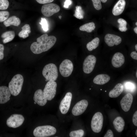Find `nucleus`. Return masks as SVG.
<instances>
[{"mask_svg": "<svg viewBox=\"0 0 137 137\" xmlns=\"http://www.w3.org/2000/svg\"><path fill=\"white\" fill-rule=\"evenodd\" d=\"M56 40V38L54 36L43 34L37 38L36 42L31 44L30 50L34 54H40L49 49L54 45Z\"/></svg>", "mask_w": 137, "mask_h": 137, "instance_id": "obj_1", "label": "nucleus"}, {"mask_svg": "<svg viewBox=\"0 0 137 137\" xmlns=\"http://www.w3.org/2000/svg\"><path fill=\"white\" fill-rule=\"evenodd\" d=\"M23 82V77L21 74H17L13 77L8 85L12 95L16 96L19 94L21 90Z\"/></svg>", "mask_w": 137, "mask_h": 137, "instance_id": "obj_2", "label": "nucleus"}, {"mask_svg": "<svg viewBox=\"0 0 137 137\" xmlns=\"http://www.w3.org/2000/svg\"><path fill=\"white\" fill-rule=\"evenodd\" d=\"M42 74L46 79V81H55L58 76L57 67L55 64L52 63L46 64L43 69Z\"/></svg>", "mask_w": 137, "mask_h": 137, "instance_id": "obj_3", "label": "nucleus"}, {"mask_svg": "<svg viewBox=\"0 0 137 137\" xmlns=\"http://www.w3.org/2000/svg\"><path fill=\"white\" fill-rule=\"evenodd\" d=\"M56 131L54 127L47 125L37 127L34 130L33 133L36 137H46L54 135Z\"/></svg>", "mask_w": 137, "mask_h": 137, "instance_id": "obj_4", "label": "nucleus"}, {"mask_svg": "<svg viewBox=\"0 0 137 137\" xmlns=\"http://www.w3.org/2000/svg\"><path fill=\"white\" fill-rule=\"evenodd\" d=\"M103 116L100 112H97L93 116L91 122V127L94 132H99L102 129L103 122Z\"/></svg>", "mask_w": 137, "mask_h": 137, "instance_id": "obj_5", "label": "nucleus"}, {"mask_svg": "<svg viewBox=\"0 0 137 137\" xmlns=\"http://www.w3.org/2000/svg\"><path fill=\"white\" fill-rule=\"evenodd\" d=\"M57 84L55 81H48L46 84L43 93L47 100L50 101L55 97L56 93Z\"/></svg>", "mask_w": 137, "mask_h": 137, "instance_id": "obj_6", "label": "nucleus"}, {"mask_svg": "<svg viewBox=\"0 0 137 137\" xmlns=\"http://www.w3.org/2000/svg\"><path fill=\"white\" fill-rule=\"evenodd\" d=\"M73 69V63L71 60L67 59L63 60L60 64L59 67L60 73L64 77H67L70 75Z\"/></svg>", "mask_w": 137, "mask_h": 137, "instance_id": "obj_7", "label": "nucleus"}, {"mask_svg": "<svg viewBox=\"0 0 137 137\" xmlns=\"http://www.w3.org/2000/svg\"><path fill=\"white\" fill-rule=\"evenodd\" d=\"M24 120V118L22 115L14 114L8 118L6 121V124L9 127L15 128L21 126Z\"/></svg>", "mask_w": 137, "mask_h": 137, "instance_id": "obj_8", "label": "nucleus"}, {"mask_svg": "<svg viewBox=\"0 0 137 137\" xmlns=\"http://www.w3.org/2000/svg\"><path fill=\"white\" fill-rule=\"evenodd\" d=\"M59 6L57 4L50 3L43 5L41 8V12L46 17H50L58 12L60 10Z\"/></svg>", "mask_w": 137, "mask_h": 137, "instance_id": "obj_9", "label": "nucleus"}, {"mask_svg": "<svg viewBox=\"0 0 137 137\" xmlns=\"http://www.w3.org/2000/svg\"><path fill=\"white\" fill-rule=\"evenodd\" d=\"M96 61V57L92 55H89L85 58L83 63V69L85 73L89 74L93 70Z\"/></svg>", "mask_w": 137, "mask_h": 137, "instance_id": "obj_10", "label": "nucleus"}, {"mask_svg": "<svg viewBox=\"0 0 137 137\" xmlns=\"http://www.w3.org/2000/svg\"><path fill=\"white\" fill-rule=\"evenodd\" d=\"M72 98V93L70 92H68L61 100L59 108L62 114H65L68 112L70 107Z\"/></svg>", "mask_w": 137, "mask_h": 137, "instance_id": "obj_11", "label": "nucleus"}, {"mask_svg": "<svg viewBox=\"0 0 137 137\" xmlns=\"http://www.w3.org/2000/svg\"><path fill=\"white\" fill-rule=\"evenodd\" d=\"M88 105V101L83 99L77 103L72 108V112L74 116L79 115L85 111Z\"/></svg>", "mask_w": 137, "mask_h": 137, "instance_id": "obj_12", "label": "nucleus"}, {"mask_svg": "<svg viewBox=\"0 0 137 137\" xmlns=\"http://www.w3.org/2000/svg\"><path fill=\"white\" fill-rule=\"evenodd\" d=\"M105 42L109 46L112 47L114 45L120 44L122 41L121 38L119 36L113 34L108 33L104 37Z\"/></svg>", "mask_w": 137, "mask_h": 137, "instance_id": "obj_13", "label": "nucleus"}, {"mask_svg": "<svg viewBox=\"0 0 137 137\" xmlns=\"http://www.w3.org/2000/svg\"><path fill=\"white\" fill-rule=\"evenodd\" d=\"M133 100V96L130 93L127 94L123 97L120 103L121 108L123 111L127 112L129 110Z\"/></svg>", "mask_w": 137, "mask_h": 137, "instance_id": "obj_14", "label": "nucleus"}, {"mask_svg": "<svg viewBox=\"0 0 137 137\" xmlns=\"http://www.w3.org/2000/svg\"><path fill=\"white\" fill-rule=\"evenodd\" d=\"M125 61V57L123 54L120 52H117L113 55L111 63L113 67L118 68L123 65Z\"/></svg>", "mask_w": 137, "mask_h": 137, "instance_id": "obj_15", "label": "nucleus"}, {"mask_svg": "<svg viewBox=\"0 0 137 137\" xmlns=\"http://www.w3.org/2000/svg\"><path fill=\"white\" fill-rule=\"evenodd\" d=\"M33 99L39 105L43 106L46 103L47 99L44 96L43 92L41 89L37 90L34 93Z\"/></svg>", "mask_w": 137, "mask_h": 137, "instance_id": "obj_16", "label": "nucleus"}, {"mask_svg": "<svg viewBox=\"0 0 137 137\" xmlns=\"http://www.w3.org/2000/svg\"><path fill=\"white\" fill-rule=\"evenodd\" d=\"M11 93L8 87L2 86L0 87V104L6 103L10 99Z\"/></svg>", "mask_w": 137, "mask_h": 137, "instance_id": "obj_17", "label": "nucleus"}, {"mask_svg": "<svg viewBox=\"0 0 137 137\" xmlns=\"http://www.w3.org/2000/svg\"><path fill=\"white\" fill-rule=\"evenodd\" d=\"M126 5L125 0H119L114 6L112 13L115 16L121 14L123 12Z\"/></svg>", "mask_w": 137, "mask_h": 137, "instance_id": "obj_18", "label": "nucleus"}, {"mask_svg": "<svg viewBox=\"0 0 137 137\" xmlns=\"http://www.w3.org/2000/svg\"><path fill=\"white\" fill-rule=\"evenodd\" d=\"M124 90V86L121 83L117 84L114 88L109 92V95L110 97L115 98L117 97L123 92Z\"/></svg>", "mask_w": 137, "mask_h": 137, "instance_id": "obj_19", "label": "nucleus"}, {"mask_svg": "<svg viewBox=\"0 0 137 137\" xmlns=\"http://www.w3.org/2000/svg\"><path fill=\"white\" fill-rule=\"evenodd\" d=\"M110 77L106 74H101L96 76L93 80V82L97 84L102 85L108 82L110 80Z\"/></svg>", "mask_w": 137, "mask_h": 137, "instance_id": "obj_20", "label": "nucleus"}, {"mask_svg": "<svg viewBox=\"0 0 137 137\" xmlns=\"http://www.w3.org/2000/svg\"><path fill=\"white\" fill-rule=\"evenodd\" d=\"M113 124L116 130L118 132H121L123 130L125 122L123 119L121 117L118 116L114 120Z\"/></svg>", "mask_w": 137, "mask_h": 137, "instance_id": "obj_21", "label": "nucleus"}, {"mask_svg": "<svg viewBox=\"0 0 137 137\" xmlns=\"http://www.w3.org/2000/svg\"><path fill=\"white\" fill-rule=\"evenodd\" d=\"M21 23L20 19L15 16H12L4 21L3 24L6 27L12 25L18 26Z\"/></svg>", "mask_w": 137, "mask_h": 137, "instance_id": "obj_22", "label": "nucleus"}, {"mask_svg": "<svg viewBox=\"0 0 137 137\" xmlns=\"http://www.w3.org/2000/svg\"><path fill=\"white\" fill-rule=\"evenodd\" d=\"M15 36V33L13 31H9L4 32L1 35V37L3 39V42L4 43H8L12 41Z\"/></svg>", "mask_w": 137, "mask_h": 137, "instance_id": "obj_23", "label": "nucleus"}, {"mask_svg": "<svg viewBox=\"0 0 137 137\" xmlns=\"http://www.w3.org/2000/svg\"><path fill=\"white\" fill-rule=\"evenodd\" d=\"M22 30L19 33L18 36L23 39L26 38L29 36V34L31 32L30 27L28 24L25 25L22 27Z\"/></svg>", "mask_w": 137, "mask_h": 137, "instance_id": "obj_24", "label": "nucleus"}, {"mask_svg": "<svg viewBox=\"0 0 137 137\" xmlns=\"http://www.w3.org/2000/svg\"><path fill=\"white\" fill-rule=\"evenodd\" d=\"M95 28V24L93 22L86 23L80 26L79 29L82 31L88 32H91Z\"/></svg>", "mask_w": 137, "mask_h": 137, "instance_id": "obj_25", "label": "nucleus"}, {"mask_svg": "<svg viewBox=\"0 0 137 137\" xmlns=\"http://www.w3.org/2000/svg\"><path fill=\"white\" fill-rule=\"evenodd\" d=\"M100 40L99 38L96 37L91 41L88 42L87 45V48L89 51H92L96 48L99 46Z\"/></svg>", "mask_w": 137, "mask_h": 137, "instance_id": "obj_26", "label": "nucleus"}, {"mask_svg": "<svg viewBox=\"0 0 137 137\" xmlns=\"http://www.w3.org/2000/svg\"><path fill=\"white\" fill-rule=\"evenodd\" d=\"M73 15L76 18L81 19L83 18L84 12L80 6H76Z\"/></svg>", "mask_w": 137, "mask_h": 137, "instance_id": "obj_27", "label": "nucleus"}, {"mask_svg": "<svg viewBox=\"0 0 137 137\" xmlns=\"http://www.w3.org/2000/svg\"><path fill=\"white\" fill-rule=\"evenodd\" d=\"M119 24L118 26L119 30L122 32H125L127 30L126 27L127 23L126 21L122 18H119L117 20Z\"/></svg>", "mask_w": 137, "mask_h": 137, "instance_id": "obj_28", "label": "nucleus"}, {"mask_svg": "<svg viewBox=\"0 0 137 137\" xmlns=\"http://www.w3.org/2000/svg\"><path fill=\"white\" fill-rule=\"evenodd\" d=\"M84 131L81 129L71 131L69 135L71 137H82L84 135Z\"/></svg>", "mask_w": 137, "mask_h": 137, "instance_id": "obj_29", "label": "nucleus"}, {"mask_svg": "<svg viewBox=\"0 0 137 137\" xmlns=\"http://www.w3.org/2000/svg\"><path fill=\"white\" fill-rule=\"evenodd\" d=\"M9 13L6 11H0V22H2L7 20L9 15Z\"/></svg>", "mask_w": 137, "mask_h": 137, "instance_id": "obj_30", "label": "nucleus"}, {"mask_svg": "<svg viewBox=\"0 0 137 137\" xmlns=\"http://www.w3.org/2000/svg\"><path fill=\"white\" fill-rule=\"evenodd\" d=\"M9 5V3L8 0H0V10L7 9Z\"/></svg>", "mask_w": 137, "mask_h": 137, "instance_id": "obj_31", "label": "nucleus"}, {"mask_svg": "<svg viewBox=\"0 0 137 137\" xmlns=\"http://www.w3.org/2000/svg\"><path fill=\"white\" fill-rule=\"evenodd\" d=\"M95 8L97 10H100L102 8L100 0H91Z\"/></svg>", "mask_w": 137, "mask_h": 137, "instance_id": "obj_32", "label": "nucleus"}, {"mask_svg": "<svg viewBox=\"0 0 137 137\" xmlns=\"http://www.w3.org/2000/svg\"><path fill=\"white\" fill-rule=\"evenodd\" d=\"M41 21L39 23L42 26V27L44 31H46L48 30V26L47 22L45 18H41Z\"/></svg>", "mask_w": 137, "mask_h": 137, "instance_id": "obj_33", "label": "nucleus"}, {"mask_svg": "<svg viewBox=\"0 0 137 137\" xmlns=\"http://www.w3.org/2000/svg\"><path fill=\"white\" fill-rule=\"evenodd\" d=\"M125 86V88L127 90L131 92L134 91L135 88L134 84L131 82L126 83Z\"/></svg>", "mask_w": 137, "mask_h": 137, "instance_id": "obj_34", "label": "nucleus"}, {"mask_svg": "<svg viewBox=\"0 0 137 137\" xmlns=\"http://www.w3.org/2000/svg\"><path fill=\"white\" fill-rule=\"evenodd\" d=\"M4 45L0 43V60L3 59L4 58Z\"/></svg>", "mask_w": 137, "mask_h": 137, "instance_id": "obj_35", "label": "nucleus"}, {"mask_svg": "<svg viewBox=\"0 0 137 137\" xmlns=\"http://www.w3.org/2000/svg\"><path fill=\"white\" fill-rule=\"evenodd\" d=\"M132 121L134 125L137 126V111H136L134 114L132 118Z\"/></svg>", "mask_w": 137, "mask_h": 137, "instance_id": "obj_36", "label": "nucleus"}, {"mask_svg": "<svg viewBox=\"0 0 137 137\" xmlns=\"http://www.w3.org/2000/svg\"><path fill=\"white\" fill-rule=\"evenodd\" d=\"M54 0H36L38 3L41 4H44L52 2Z\"/></svg>", "mask_w": 137, "mask_h": 137, "instance_id": "obj_37", "label": "nucleus"}, {"mask_svg": "<svg viewBox=\"0 0 137 137\" xmlns=\"http://www.w3.org/2000/svg\"><path fill=\"white\" fill-rule=\"evenodd\" d=\"M114 135L112 131L111 130H108L104 137H113Z\"/></svg>", "mask_w": 137, "mask_h": 137, "instance_id": "obj_38", "label": "nucleus"}, {"mask_svg": "<svg viewBox=\"0 0 137 137\" xmlns=\"http://www.w3.org/2000/svg\"><path fill=\"white\" fill-rule=\"evenodd\" d=\"M71 3L72 1L71 0H65L64 3V7L67 8Z\"/></svg>", "mask_w": 137, "mask_h": 137, "instance_id": "obj_39", "label": "nucleus"}, {"mask_svg": "<svg viewBox=\"0 0 137 137\" xmlns=\"http://www.w3.org/2000/svg\"><path fill=\"white\" fill-rule=\"evenodd\" d=\"M130 56L133 59L137 60V53L136 52H132L130 54Z\"/></svg>", "mask_w": 137, "mask_h": 137, "instance_id": "obj_40", "label": "nucleus"}, {"mask_svg": "<svg viewBox=\"0 0 137 137\" xmlns=\"http://www.w3.org/2000/svg\"><path fill=\"white\" fill-rule=\"evenodd\" d=\"M134 30L135 32L137 34V27H136L134 29Z\"/></svg>", "mask_w": 137, "mask_h": 137, "instance_id": "obj_41", "label": "nucleus"}, {"mask_svg": "<svg viewBox=\"0 0 137 137\" xmlns=\"http://www.w3.org/2000/svg\"><path fill=\"white\" fill-rule=\"evenodd\" d=\"M103 3H105L107 2V0H100Z\"/></svg>", "mask_w": 137, "mask_h": 137, "instance_id": "obj_42", "label": "nucleus"}, {"mask_svg": "<svg viewBox=\"0 0 137 137\" xmlns=\"http://www.w3.org/2000/svg\"><path fill=\"white\" fill-rule=\"evenodd\" d=\"M135 48L136 50V51H137V44H136L135 45Z\"/></svg>", "mask_w": 137, "mask_h": 137, "instance_id": "obj_43", "label": "nucleus"}, {"mask_svg": "<svg viewBox=\"0 0 137 137\" xmlns=\"http://www.w3.org/2000/svg\"><path fill=\"white\" fill-rule=\"evenodd\" d=\"M59 19H61V18H62V16L61 15H59Z\"/></svg>", "mask_w": 137, "mask_h": 137, "instance_id": "obj_44", "label": "nucleus"}, {"mask_svg": "<svg viewBox=\"0 0 137 137\" xmlns=\"http://www.w3.org/2000/svg\"><path fill=\"white\" fill-rule=\"evenodd\" d=\"M135 133V134L137 136V130H136V131Z\"/></svg>", "mask_w": 137, "mask_h": 137, "instance_id": "obj_45", "label": "nucleus"}, {"mask_svg": "<svg viewBox=\"0 0 137 137\" xmlns=\"http://www.w3.org/2000/svg\"><path fill=\"white\" fill-rule=\"evenodd\" d=\"M136 77L137 78V71L136 72Z\"/></svg>", "mask_w": 137, "mask_h": 137, "instance_id": "obj_46", "label": "nucleus"}, {"mask_svg": "<svg viewBox=\"0 0 137 137\" xmlns=\"http://www.w3.org/2000/svg\"><path fill=\"white\" fill-rule=\"evenodd\" d=\"M135 25L136 26H137V22H136L135 23Z\"/></svg>", "mask_w": 137, "mask_h": 137, "instance_id": "obj_47", "label": "nucleus"}, {"mask_svg": "<svg viewBox=\"0 0 137 137\" xmlns=\"http://www.w3.org/2000/svg\"><path fill=\"white\" fill-rule=\"evenodd\" d=\"M36 102H35H35H34V104H36Z\"/></svg>", "mask_w": 137, "mask_h": 137, "instance_id": "obj_48", "label": "nucleus"}, {"mask_svg": "<svg viewBox=\"0 0 137 137\" xmlns=\"http://www.w3.org/2000/svg\"><path fill=\"white\" fill-rule=\"evenodd\" d=\"M91 89H90V90H91Z\"/></svg>", "mask_w": 137, "mask_h": 137, "instance_id": "obj_49", "label": "nucleus"}, {"mask_svg": "<svg viewBox=\"0 0 137 137\" xmlns=\"http://www.w3.org/2000/svg\"><path fill=\"white\" fill-rule=\"evenodd\" d=\"M105 92H106V91H105Z\"/></svg>", "mask_w": 137, "mask_h": 137, "instance_id": "obj_50", "label": "nucleus"}]
</instances>
